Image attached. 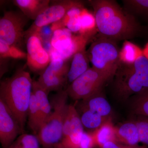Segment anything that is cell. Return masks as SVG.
<instances>
[{
    "mask_svg": "<svg viewBox=\"0 0 148 148\" xmlns=\"http://www.w3.org/2000/svg\"><path fill=\"white\" fill-rule=\"evenodd\" d=\"M66 90H60L53 97V110L41 125L36 136L40 145L44 148L54 147L63 137V124L67 101Z\"/></svg>",
    "mask_w": 148,
    "mask_h": 148,
    "instance_id": "cell-4",
    "label": "cell"
},
{
    "mask_svg": "<svg viewBox=\"0 0 148 148\" xmlns=\"http://www.w3.org/2000/svg\"><path fill=\"white\" fill-rule=\"evenodd\" d=\"M10 46L0 40V54L1 58H9Z\"/></svg>",
    "mask_w": 148,
    "mask_h": 148,
    "instance_id": "cell-30",
    "label": "cell"
},
{
    "mask_svg": "<svg viewBox=\"0 0 148 148\" xmlns=\"http://www.w3.org/2000/svg\"><path fill=\"white\" fill-rule=\"evenodd\" d=\"M29 18L21 11H6L0 19V40L18 47L25 37L24 27Z\"/></svg>",
    "mask_w": 148,
    "mask_h": 148,
    "instance_id": "cell-8",
    "label": "cell"
},
{
    "mask_svg": "<svg viewBox=\"0 0 148 148\" xmlns=\"http://www.w3.org/2000/svg\"><path fill=\"white\" fill-rule=\"evenodd\" d=\"M120 50V63L132 64L140 56L143 55V51L138 46L128 40L125 41Z\"/></svg>",
    "mask_w": 148,
    "mask_h": 148,
    "instance_id": "cell-24",
    "label": "cell"
},
{
    "mask_svg": "<svg viewBox=\"0 0 148 148\" xmlns=\"http://www.w3.org/2000/svg\"><path fill=\"white\" fill-rule=\"evenodd\" d=\"M32 91L36 97L39 108L42 124L52 111L51 103L48 98V93L36 81H33Z\"/></svg>",
    "mask_w": 148,
    "mask_h": 148,
    "instance_id": "cell-20",
    "label": "cell"
},
{
    "mask_svg": "<svg viewBox=\"0 0 148 148\" xmlns=\"http://www.w3.org/2000/svg\"><path fill=\"white\" fill-rule=\"evenodd\" d=\"M22 133L17 120L0 99V142L3 148H9L18 134Z\"/></svg>",
    "mask_w": 148,
    "mask_h": 148,
    "instance_id": "cell-12",
    "label": "cell"
},
{
    "mask_svg": "<svg viewBox=\"0 0 148 148\" xmlns=\"http://www.w3.org/2000/svg\"><path fill=\"white\" fill-rule=\"evenodd\" d=\"M115 129L112 120L108 121L98 128L92 132V135L95 147L102 148L106 143L116 142Z\"/></svg>",
    "mask_w": 148,
    "mask_h": 148,
    "instance_id": "cell-18",
    "label": "cell"
},
{
    "mask_svg": "<svg viewBox=\"0 0 148 148\" xmlns=\"http://www.w3.org/2000/svg\"><path fill=\"white\" fill-rule=\"evenodd\" d=\"M79 114L84 128L88 130V132H92L106 122L112 119L104 118L88 109L76 108Z\"/></svg>",
    "mask_w": 148,
    "mask_h": 148,
    "instance_id": "cell-19",
    "label": "cell"
},
{
    "mask_svg": "<svg viewBox=\"0 0 148 148\" xmlns=\"http://www.w3.org/2000/svg\"><path fill=\"white\" fill-rule=\"evenodd\" d=\"M40 145L36 136L23 133L16 138L9 148H40Z\"/></svg>",
    "mask_w": 148,
    "mask_h": 148,
    "instance_id": "cell-26",
    "label": "cell"
},
{
    "mask_svg": "<svg viewBox=\"0 0 148 148\" xmlns=\"http://www.w3.org/2000/svg\"><path fill=\"white\" fill-rule=\"evenodd\" d=\"M103 89L89 98L80 101L77 108L88 109L106 119H112V110L103 92Z\"/></svg>",
    "mask_w": 148,
    "mask_h": 148,
    "instance_id": "cell-13",
    "label": "cell"
},
{
    "mask_svg": "<svg viewBox=\"0 0 148 148\" xmlns=\"http://www.w3.org/2000/svg\"><path fill=\"white\" fill-rule=\"evenodd\" d=\"M89 39L82 35H73L67 28L57 29L53 32L51 41L53 49L50 58L58 57L69 61L78 51L86 47Z\"/></svg>",
    "mask_w": 148,
    "mask_h": 148,
    "instance_id": "cell-7",
    "label": "cell"
},
{
    "mask_svg": "<svg viewBox=\"0 0 148 148\" xmlns=\"http://www.w3.org/2000/svg\"><path fill=\"white\" fill-rule=\"evenodd\" d=\"M131 98L130 108L134 114L148 117V88Z\"/></svg>",
    "mask_w": 148,
    "mask_h": 148,
    "instance_id": "cell-22",
    "label": "cell"
},
{
    "mask_svg": "<svg viewBox=\"0 0 148 148\" xmlns=\"http://www.w3.org/2000/svg\"><path fill=\"white\" fill-rule=\"evenodd\" d=\"M93 10L99 35L116 42L141 34L143 28L135 16L114 0L88 1Z\"/></svg>",
    "mask_w": 148,
    "mask_h": 148,
    "instance_id": "cell-1",
    "label": "cell"
},
{
    "mask_svg": "<svg viewBox=\"0 0 148 148\" xmlns=\"http://www.w3.org/2000/svg\"><path fill=\"white\" fill-rule=\"evenodd\" d=\"M143 55L148 59V43L146 46L143 51Z\"/></svg>",
    "mask_w": 148,
    "mask_h": 148,
    "instance_id": "cell-31",
    "label": "cell"
},
{
    "mask_svg": "<svg viewBox=\"0 0 148 148\" xmlns=\"http://www.w3.org/2000/svg\"><path fill=\"white\" fill-rule=\"evenodd\" d=\"M113 79L114 93L125 102L148 88V59L140 56L132 64L120 63Z\"/></svg>",
    "mask_w": 148,
    "mask_h": 148,
    "instance_id": "cell-3",
    "label": "cell"
},
{
    "mask_svg": "<svg viewBox=\"0 0 148 148\" xmlns=\"http://www.w3.org/2000/svg\"></svg>",
    "mask_w": 148,
    "mask_h": 148,
    "instance_id": "cell-32",
    "label": "cell"
},
{
    "mask_svg": "<svg viewBox=\"0 0 148 148\" xmlns=\"http://www.w3.org/2000/svg\"><path fill=\"white\" fill-rule=\"evenodd\" d=\"M82 4H84L81 1L75 0L56 1L38 15L29 29H38L58 22L64 18L72 8Z\"/></svg>",
    "mask_w": 148,
    "mask_h": 148,
    "instance_id": "cell-11",
    "label": "cell"
},
{
    "mask_svg": "<svg viewBox=\"0 0 148 148\" xmlns=\"http://www.w3.org/2000/svg\"><path fill=\"white\" fill-rule=\"evenodd\" d=\"M33 82L29 72L20 69L1 83L0 99L11 111L23 132L32 94Z\"/></svg>",
    "mask_w": 148,
    "mask_h": 148,
    "instance_id": "cell-2",
    "label": "cell"
},
{
    "mask_svg": "<svg viewBox=\"0 0 148 148\" xmlns=\"http://www.w3.org/2000/svg\"><path fill=\"white\" fill-rule=\"evenodd\" d=\"M122 3L123 8L130 14L148 20V0H124Z\"/></svg>",
    "mask_w": 148,
    "mask_h": 148,
    "instance_id": "cell-23",
    "label": "cell"
},
{
    "mask_svg": "<svg viewBox=\"0 0 148 148\" xmlns=\"http://www.w3.org/2000/svg\"><path fill=\"white\" fill-rule=\"evenodd\" d=\"M84 131V128L76 108L73 105H67L63 124V137Z\"/></svg>",
    "mask_w": 148,
    "mask_h": 148,
    "instance_id": "cell-16",
    "label": "cell"
},
{
    "mask_svg": "<svg viewBox=\"0 0 148 148\" xmlns=\"http://www.w3.org/2000/svg\"><path fill=\"white\" fill-rule=\"evenodd\" d=\"M133 120L138 127L140 143L148 147V117L136 115Z\"/></svg>",
    "mask_w": 148,
    "mask_h": 148,
    "instance_id": "cell-27",
    "label": "cell"
},
{
    "mask_svg": "<svg viewBox=\"0 0 148 148\" xmlns=\"http://www.w3.org/2000/svg\"><path fill=\"white\" fill-rule=\"evenodd\" d=\"M28 124L36 135L42 124L40 112L36 97L32 91L28 112Z\"/></svg>",
    "mask_w": 148,
    "mask_h": 148,
    "instance_id": "cell-25",
    "label": "cell"
},
{
    "mask_svg": "<svg viewBox=\"0 0 148 148\" xmlns=\"http://www.w3.org/2000/svg\"><path fill=\"white\" fill-rule=\"evenodd\" d=\"M98 31L94 14L84 8L81 14V27L79 34L89 39Z\"/></svg>",
    "mask_w": 148,
    "mask_h": 148,
    "instance_id": "cell-21",
    "label": "cell"
},
{
    "mask_svg": "<svg viewBox=\"0 0 148 148\" xmlns=\"http://www.w3.org/2000/svg\"><path fill=\"white\" fill-rule=\"evenodd\" d=\"M120 50L116 42L99 35L87 52L92 67L110 81L113 79L120 64Z\"/></svg>",
    "mask_w": 148,
    "mask_h": 148,
    "instance_id": "cell-5",
    "label": "cell"
},
{
    "mask_svg": "<svg viewBox=\"0 0 148 148\" xmlns=\"http://www.w3.org/2000/svg\"><path fill=\"white\" fill-rule=\"evenodd\" d=\"M25 36L27 38V66L32 72L41 73L50 63V55L44 48L36 33L33 32Z\"/></svg>",
    "mask_w": 148,
    "mask_h": 148,
    "instance_id": "cell-10",
    "label": "cell"
},
{
    "mask_svg": "<svg viewBox=\"0 0 148 148\" xmlns=\"http://www.w3.org/2000/svg\"></svg>",
    "mask_w": 148,
    "mask_h": 148,
    "instance_id": "cell-34",
    "label": "cell"
},
{
    "mask_svg": "<svg viewBox=\"0 0 148 148\" xmlns=\"http://www.w3.org/2000/svg\"><path fill=\"white\" fill-rule=\"evenodd\" d=\"M116 142L135 145L140 143L138 127L133 119L115 126Z\"/></svg>",
    "mask_w": 148,
    "mask_h": 148,
    "instance_id": "cell-14",
    "label": "cell"
},
{
    "mask_svg": "<svg viewBox=\"0 0 148 148\" xmlns=\"http://www.w3.org/2000/svg\"><path fill=\"white\" fill-rule=\"evenodd\" d=\"M148 146L145 145H129L116 142H110L106 143L102 148H148Z\"/></svg>",
    "mask_w": 148,
    "mask_h": 148,
    "instance_id": "cell-28",
    "label": "cell"
},
{
    "mask_svg": "<svg viewBox=\"0 0 148 148\" xmlns=\"http://www.w3.org/2000/svg\"><path fill=\"white\" fill-rule=\"evenodd\" d=\"M89 57L86 47L75 53L71 58L69 73L67 75V82L71 84L74 80L85 73L89 66Z\"/></svg>",
    "mask_w": 148,
    "mask_h": 148,
    "instance_id": "cell-15",
    "label": "cell"
},
{
    "mask_svg": "<svg viewBox=\"0 0 148 148\" xmlns=\"http://www.w3.org/2000/svg\"><path fill=\"white\" fill-rule=\"evenodd\" d=\"M109 81L104 74L91 67L69 85L66 90L72 99L82 101L103 89Z\"/></svg>",
    "mask_w": 148,
    "mask_h": 148,
    "instance_id": "cell-6",
    "label": "cell"
},
{
    "mask_svg": "<svg viewBox=\"0 0 148 148\" xmlns=\"http://www.w3.org/2000/svg\"></svg>",
    "mask_w": 148,
    "mask_h": 148,
    "instance_id": "cell-33",
    "label": "cell"
},
{
    "mask_svg": "<svg viewBox=\"0 0 148 148\" xmlns=\"http://www.w3.org/2000/svg\"><path fill=\"white\" fill-rule=\"evenodd\" d=\"M49 0H15L14 5L29 19L35 20L44 10L50 5Z\"/></svg>",
    "mask_w": 148,
    "mask_h": 148,
    "instance_id": "cell-17",
    "label": "cell"
},
{
    "mask_svg": "<svg viewBox=\"0 0 148 148\" xmlns=\"http://www.w3.org/2000/svg\"><path fill=\"white\" fill-rule=\"evenodd\" d=\"M69 61L59 57L51 58L48 66L41 73L37 81L48 93L52 90H61L67 82L70 67Z\"/></svg>",
    "mask_w": 148,
    "mask_h": 148,
    "instance_id": "cell-9",
    "label": "cell"
},
{
    "mask_svg": "<svg viewBox=\"0 0 148 148\" xmlns=\"http://www.w3.org/2000/svg\"><path fill=\"white\" fill-rule=\"evenodd\" d=\"M9 58L15 59L27 58V53L21 50L19 48L10 46L9 51Z\"/></svg>",
    "mask_w": 148,
    "mask_h": 148,
    "instance_id": "cell-29",
    "label": "cell"
}]
</instances>
